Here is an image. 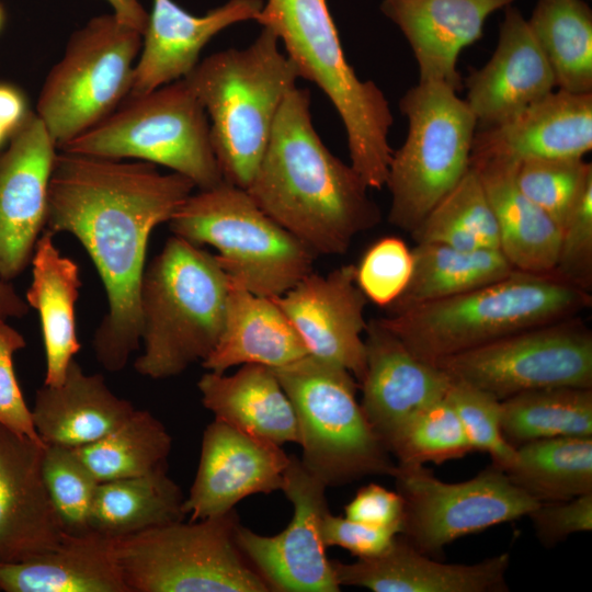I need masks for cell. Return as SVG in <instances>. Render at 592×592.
Listing matches in <instances>:
<instances>
[{
	"instance_id": "14",
	"label": "cell",
	"mask_w": 592,
	"mask_h": 592,
	"mask_svg": "<svg viewBox=\"0 0 592 592\" xmlns=\"http://www.w3.org/2000/svg\"><path fill=\"white\" fill-rule=\"evenodd\" d=\"M391 477L403 500L400 535L430 557L460 537L527 516L539 503L493 465L462 482L442 481L424 465L396 464Z\"/></svg>"
},
{
	"instance_id": "42",
	"label": "cell",
	"mask_w": 592,
	"mask_h": 592,
	"mask_svg": "<svg viewBox=\"0 0 592 592\" xmlns=\"http://www.w3.org/2000/svg\"><path fill=\"white\" fill-rule=\"evenodd\" d=\"M445 398L455 410L473 452L487 453L491 465L504 470L514 459L515 448L501 431V400L454 378Z\"/></svg>"
},
{
	"instance_id": "33",
	"label": "cell",
	"mask_w": 592,
	"mask_h": 592,
	"mask_svg": "<svg viewBox=\"0 0 592 592\" xmlns=\"http://www.w3.org/2000/svg\"><path fill=\"white\" fill-rule=\"evenodd\" d=\"M185 497L167 474L152 473L99 482L89 517L91 530L112 538L182 521Z\"/></svg>"
},
{
	"instance_id": "6",
	"label": "cell",
	"mask_w": 592,
	"mask_h": 592,
	"mask_svg": "<svg viewBox=\"0 0 592 592\" xmlns=\"http://www.w3.org/2000/svg\"><path fill=\"white\" fill-rule=\"evenodd\" d=\"M229 285L215 254L170 237L143 274L144 351L134 362L135 371L164 379L206 360L223 331Z\"/></svg>"
},
{
	"instance_id": "35",
	"label": "cell",
	"mask_w": 592,
	"mask_h": 592,
	"mask_svg": "<svg viewBox=\"0 0 592 592\" xmlns=\"http://www.w3.org/2000/svg\"><path fill=\"white\" fill-rule=\"evenodd\" d=\"M557 89L592 93V10L584 0H537L527 20Z\"/></svg>"
},
{
	"instance_id": "50",
	"label": "cell",
	"mask_w": 592,
	"mask_h": 592,
	"mask_svg": "<svg viewBox=\"0 0 592 592\" xmlns=\"http://www.w3.org/2000/svg\"><path fill=\"white\" fill-rule=\"evenodd\" d=\"M111 7L112 12L124 23L144 33L148 12L145 10L140 0H105Z\"/></svg>"
},
{
	"instance_id": "22",
	"label": "cell",
	"mask_w": 592,
	"mask_h": 592,
	"mask_svg": "<svg viewBox=\"0 0 592 592\" xmlns=\"http://www.w3.org/2000/svg\"><path fill=\"white\" fill-rule=\"evenodd\" d=\"M516 0H382L380 11L407 39L419 81L463 87L460 52L483 35L487 19Z\"/></svg>"
},
{
	"instance_id": "51",
	"label": "cell",
	"mask_w": 592,
	"mask_h": 592,
	"mask_svg": "<svg viewBox=\"0 0 592 592\" xmlns=\"http://www.w3.org/2000/svg\"><path fill=\"white\" fill-rule=\"evenodd\" d=\"M30 306L9 281L0 278V320L21 318L29 312Z\"/></svg>"
},
{
	"instance_id": "19",
	"label": "cell",
	"mask_w": 592,
	"mask_h": 592,
	"mask_svg": "<svg viewBox=\"0 0 592 592\" xmlns=\"http://www.w3.org/2000/svg\"><path fill=\"white\" fill-rule=\"evenodd\" d=\"M465 99L477 129L500 125L556 87L550 65L522 12L504 9L498 42L490 59L464 79Z\"/></svg>"
},
{
	"instance_id": "49",
	"label": "cell",
	"mask_w": 592,
	"mask_h": 592,
	"mask_svg": "<svg viewBox=\"0 0 592 592\" xmlns=\"http://www.w3.org/2000/svg\"><path fill=\"white\" fill-rule=\"evenodd\" d=\"M31 113L23 92L11 83L0 82V147L10 140Z\"/></svg>"
},
{
	"instance_id": "13",
	"label": "cell",
	"mask_w": 592,
	"mask_h": 592,
	"mask_svg": "<svg viewBox=\"0 0 592 592\" xmlns=\"http://www.w3.org/2000/svg\"><path fill=\"white\" fill-rule=\"evenodd\" d=\"M436 365L499 400L545 388H592V332L572 317L506 335Z\"/></svg>"
},
{
	"instance_id": "24",
	"label": "cell",
	"mask_w": 592,
	"mask_h": 592,
	"mask_svg": "<svg viewBox=\"0 0 592 592\" xmlns=\"http://www.w3.org/2000/svg\"><path fill=\"white\" fill-rule=\"evenodd\" d=\"M592 149V93L557 89L509 121L477 129L470 159L583 158Z\"/></svg>"
},
{
	"instance_id": "52",
	"label": "cell",
	"mask_w": 592,
	"mask_h": 592,
	"mask_svg": "<svg viewBox=\"0 0 592 592\" xmlns=\"http://www.w3.org/2000/svg\"><path fill=\"white\" fill-rule=\"evenodd\" d=\"M4 16H5V13H4L3 7H2V4L0 3V30H1L2 26H3V23H4Z\"/></svg>"
},
{
	"instance_id": "18",
	"label": "cell",
	"mask_w": 592,
	"mask_h": 592,
	"mask_svg": "<svg viewBox=\"0 0 592 592\" xmlns=\"http://www.w3.org/2000/svg\"><path fill=\"white\" fill-rule=\"evenodd\" d=\"M289 458L282 446L214 419L203 433L185 514L190 521L218 516L249 496L282 490Z\"/></svg>"
},
{
	"instance_id": "47",
	"label": "cell",
	"mask_w": 592,
	"mask_h": 592,
	"mask_svg": "<svg viewBox=\"0 0 592 592\" xmlns=\"http://www.w3.org/2000/svg\"><path fill=\"white\" fill-rule=\"evenodd\" d=\"M398 533L333 515L329 511L321 521V537L326 547L338 546L357 558L373 557L385 551Z\"/></svg>"
},
{
	"instance_id": "16",
	"label": "cell",
	"mask_w": 592,
	"mask_h": 592,
	"mask_svg": "<svg viewBox=\"0 0 592 592\" xmlns=\"http://www.w3.org/2000/svg\"><path fill=\"white\" fill-rule=\"evenodd\" d=\"M273 299L310 356L346 369L360 385L366 369L367 298L356 283L354 264L327 275L311 272Z\"/></svg>"
},
{
	"instance_id": "15",
	"label": "cell",
	"mask_w": 592,
	"mask_h": 592,
	"mask_svg": "<svg viewBox=\"0 0 592 592\" xmlns=\"http://www.w3.org/2000/svg\"><path fill=\"white\" fill-rule=\"evenodd\" d=\"M326 489L300 458L292 455L281 490L293 505L289 524L273 536L258 534L240 523L237 525V545L270 591L341 590L321 537V521L329 511Z\"/></svg>"
},
{
	"instance_id": "45",
	"label": "cell",
	"mask_w": 592,
	"mask_h": 592,
	"mask_svg": "<svg viewBox=\"0 0 592 592\" xmlns=\"http://www.w3.org/2000/svg\"><path fill=\"white\" fill-rule=\"evenodd\" d=\"M25 345L24 337L7 321L0 320V425L44 444L14 372L13 356Z\"/></svg>"
},
{
	"instance_id": "36",
	"label": "cell",
	"mask_w": 592,
	"mask_h": 592,
	"mask_svg": "<svg viewBox=\"0 0 592 592\" xmlns=\"http://www.w3.org/2000/svg\"><path fill=\"white\" fill-rule=\"evenodd\" d=\"M501 431L514 448L546 439L592 437V388H545L505 398Z\"/></svg>"
},
{
	"instance_id": "40",
	"label": "cell",
	"mask_w": 592,
	"mask_h": 592,
	"mask_svg": "<svg viewBox=\"0 0 592 592\" xmlns=\"http://www.w3.org/2000/svg\"><path fill=\"white\" fill-rule=\"evenodd\" d=\"M515 180L523 194L561 229L592 184V163L583 158L527 159L517 163Z\"/></svg>"
},
{
	"instance_id": "26",
	"label": "cell",
	"mask_w": 592,
	"mask_h": 592,
	"mask_svg": "<svg viewBox=\"0 0 592 592\" xmlns=\"http://www.w3.org/2000/svg\"><path fill=\"white\" fill-rule=\"evenodd\" d=\"M4 592H129L115 538L94 530L64 534L53 549L14 563H0Z\"/></svg>"
},
{
	"instance_id": "2",
	"label": "cell",
	"mask_w": 592,
	"mask_h": 592,
	"mask_svg": "<svg viewBox=\"0 0 592 592\" xmlns=\"http://www.w3.org/2000/svg\"><path fill=\"white\" fill-rule=\"evenodd\" d=\"M369 187L319 137L308 89L295 88L275 118L247 187L253 202L317 255L344 254L382 218Z\"/></svg>"
},
{
	"instance_id": "43",
	"label": "cell",
	"mask_w": 592,
	"mask_h": 592,
	"mask_svg": "<svg viewBox=\"0 0 592 592\" xmlns=\"http://www.w3.org/2000/svg\"><path fill=\"white\" fill-rule=\"evenodd\" d=\"M412 270V250L406 242L397 237H384L355 265V278L367 300L387 308L407 287Z\"/></svg>"
},
{
	"instance_id": "29",
	"label": "cell",
	"mask_w": 592,
	"mask_h": 592,
	"mask_svg": "<svg viewBox=\"0 0 592 592\" xmlns=\"http://www.w3.org/2000/svg\"><path fill=\"white\" fill-rule=\"evenodd\" d=\"M197 388L216 420L277 446L298 444L294 407L272 368L246 364L232 375L208 371Z\"/></svg>"
},
{
	"instance_id": "39",
	"label": "cell",
	"mask_w": 592,
	"mask_h": 592,
	"mask_svg": "<svg viewBox=\"0 0 592 592\" xmlns=\"http://www.w3.org/2000/svg\"><path fill=\"white\" fill-rule=\"evenodd\" d=\"M387 449L401 465H440L473 452L445 396L412 415L390 439Z\"/></svg>"
},
{
	"instance_id": "9",
	"label": "cell",
	"mask_w": 592,
	"mask_h": 592,
	"mask_svg": "<svg viewBox=\"0 0 592 592\" xmlns=\"http://www.w3.org/2000/svg\"><path fill=\"white\" fill-rule=\"evenodd\" d=\"M273 371L294 407L300 462L309 473L327 487L392 476L396 464L367 421L346 369L307 355Z\"/></svg>"
},
{
	"instance_id": "1",
	"label": "cell",
	"mask_w": 592,
	"mask_h": 592,
	"mask_svg": "<svg viewBox=\"0 0 592 592\" xmlns=\"http://www.w3.org/2000/svg\"><path fill=\"white\" fill-rule=\"evenodd\" d=\"M194 187L186 177L161 173L147 161L66 151L55 157L44 230L76 237L99 272L107 312L92 346L106 371L123 369L141 344L139 293L150 234Z\"/></svg>"
},
{
	"instance_id": "20",
	"label": "cell",
	"mask_w": 592,
	"mask_h": 592,
	"mask_svg": "<svg viewBox=\"0 0 592 592\" xmlns=\"http://www.w3.org/2000/svg\"><path fill=\"white\" fill-rule=\"evenodd\" d=\"M364 333L366 369L360 383L361 407L387 448L412 415L445 396L452 377L412 353L378 319L367 322Z\"/></svg>"
},
{
	"instance_id": "31",
	"label": "cell",
	"mask_w": 592,
	"mask_h": 592,
	"mask_svg": "<svg viewBox=\"0 0 592 592\" xmlns=\"http://www.w3.org/2000/svg\"><path fill=\"white\" fill-rule=\"evenodd\" d=\"M31 264L32 283L25 300L41 319L46 360L44 384L57 386L80 350L76 327V303L82 285L79 266L60 253L54 235L47 230L35 244Z\"/></svg>"
},
{
	"instance_id": "12",
	"label": "cell",
	"mask_w": 592,
	"mask_h": 592,
	"mask_svg": "<svg viewBox=\"0 0 592 592\" xmlns=\"http://www.w3.org/2000/svg\"><path fill=\"white\" fill-rule=\"evenodd\" d=\"M143 34L113 12L77 29L41 88L35 114L57 149L107 117L128 96Z\"/></svg>"
},
{
	"instance_id": "21",
	"label": "cell",
	"mask_w": 592,
	"mask_h": 592,
	"mask_svg": "<svg viewBox=\"0 0 592 592\" xmlns=\"http://www.w3.org/2000/svg\"><path fill=\"white\" fill-rule=\"evenodd\" d=\"M45 446L0 425V563L42 555L65 534L43 478Z\"/></svg>"
},
{
	"instance_id": "38",
	"label": "cell",
	"mask_w": 592,
	"mask_h": 592,
	"mask_svg": "<svg viewBox=\"0 0 592 592\" xmlns=\"http://www.w3.org/2000/svg\"><path fill=\"white\" fill-rule=\"evenodd\" d=\"M410 235L415 243L434 242L462 250L499 249L498 225L473 164Z\"/></svg>"
},
{
	"instance_id": "28",
	"label": "cell",
	"mask_w": 592,
	"mask_h": 592,
	"mask_svg": "<svg viewBox=\"0 0 592 592\" xmlns=\"http://www.w3.org/2000/svg\"><path fill=\"white\" fill-rule=\"evenodd\" d=\"M309 355L300 337L273 298L251 293L230 281L220 338L201 364L214 373L238 365L270 368Z\"/></svg>"
},
{
	"instance_id": "7",
	"label": "cell",
	"mask_w": 592,
	"mask_h": 592,
	"mask_svg": "<svg viewBox=\"0 0 592 592\" xmlns=\"http://www.w3.org/2000/svg\"><path fill=\"white\" fill-rule=\"evenodd\" d=\"M195 246L209 244L230 281L275 298L312 272L317 254L228 182L192 193L168 221Z\"/></svg>"
},
{
	"instance_id": "3",
	"label": "cell",
	"mask_w": 592,
	"mask_h": 592,
	"mask_svg": "<svg viewBox=\"0 0 592 592\" xmlns=\"http://www.w3.org/2000/svg\"><path fill=\"white\" fill-rule=\"evenodd\" d=\"M591 293L558 278L514 270L453 297L378 319L420 358L439 362L534 327L577 317Z\"/></svg>"
},
{
	"instance_id": "10",
	"label": "cell",
	"mask_w": 592,
	"mask_h": 592,
	"mask_svg": "<svg viewBox=\"0 0 592 592\" xmlns=\"http://www.w3.org/2000/svg\"><path fill=\"white\" fill-rule=\"evenodd\" d=\"M59 151L161 164L205 190L223 182L207 114L186 80L128 95Z\"/></svg>"
},
{
	"instance_id": "32",
	"label": "cell",
	"mask_w": 592,
	"mask_h": 592,
	"mask_svg": "<svg viewBox=\"0 0 592 592\" xmlns=\"http://www.w3.org/2000/svg\"><path fill=\"white\" fill-rule=\"evenodd\" d=\"M413 270L401 295L386 309L397 314L490 284L515 269L499 249L462 250L434 242L415 243Z\"/></svg>"
},
{
	"instance_id": "46",
	"label": "cell",
	"mask_w": 592,
	"mask_h": 592,
	"mask_svg": "<svg viewBox=\"0 0 592 592\" xmlns=\"http://www.w3.org/2000/svg\"><path fill=\"white\" fill-rule=\"evenodd\" d=\"M527 516L539 542L546 547L556 546L572 534L592 530V492L565 501L540 502Z\"/></svg>"
},
{
	"instance_id": "23",
	"label": "cell",
	"mask_w": 592,
	"mask_h": 592,
	"mask_svg": "<svg viewBox=\"0 0 592 592\" xmlns=\"http://www.w3.org/2000/svg\"><path fill=\"white\" fill-rule=\"evenodd\" d=\"M263 4V0H228L194 15L173 0H152L128 95L185 78L215 35L232 24L255 21Z\"/></svg>"
},
{
	"instance_id": "48",
	"label": "cell",
	"mask_w": 592,
	"mask_h": 592,
	"mask_svg": "<svg viewBox=\"0 0 592 592\" xmlns=\"http://www.w3.org/2000/svg\"><path fill=\"white\" fill-rule=\"evenodd\" d=\"M345 516L367 525L390 528L401 533L403 500L398 491H391L376 483L357 490L344 508Z\"/></svg>"
},
{
	"instance_id": "5",
	"label": "cell",
	"mask_w": 592,
	"mask_h": 592,
	"mask_svg": "<svg viewBox=\"0 0 592 592\" xmlns=\"http://www.w3.org/2000/svg\"><path fill=\"white\" fill-rule=\"evenodd\" d=\"M272 30L299 71L338 112L350 164L369 189L386 186L394 116L383 90L348 62L327 0H266L257 20Z\"/></svg>"
},
{
	"instance_id": "30",
	"label": "cell",
	"mask_w": 592,
	"mask_h": 592,
	"mask_svg": "<svg viewBox=\"0 0 592 592\" xmlns=\"http://www.w3.org/2000/svg\"><path fill=\"white\" fill-rule=\"evenodd\" d=\"M492 208L499 249L517 271L551 273L558 255L560 229L520 190L517 162L504 159H470Z\"/></svg>"
},
{
	"instance_id": "17",
	"label": "cell",
	"mask_w": 592,
	"mask_h": 592,
	"mask_svg": "<svg viewBox=\"0 0 592 592\" xmlns=\"http://www.w3.org/2000/svg\"><path fill=\"white\" fill-rule=\"evenodd\" d=\"M57 150L32 112L0 152V278L4 281L14 280L31 264L45 228Z\"/></svg>"
},
{
	"instance_id": "4",
	"label": "cell",
	"mask_w": 592,
	"mask_h": 592,
	"mask_svg": "<svg viewBox=\"0 0 592 592\" xmlns=\"http://www.w3.org/2000/svg\"><path fill=\"white\" fill-rule=\"evenodd\" d=\"M262 27L244 48L200 60L184 78L202 103L223 180L247 190L265 151L275 118L299 71Z\"/></svg>"
},
{
	"instance_id": "44",
	"label": "cell",
	"mask_w": 592,
	"mask_h": 592,
	"mask_svg": "<svg viewBox=\"0 0 592 592\" xmlns=\"http://www.w3.org/2000/svg\"><path fill=\"white\" fill-rule=\"evenodd\" d=\"M551 274L580 289L590 292L592 288V184L560 229Z\"/></svg>"
},
{
	"instance_id": "34",
	"label": "cell",
	"mask_w": 592,
	"mask_h": 592,
	"mask_svg": "<svg viewBox=\"0 0 592 592\" xmlns=\"http://www.w3.org/2000/svg\"><path fill=\"white\" fill-rule=\"evenodd\" d=\"M503 471L539 503L592 492V437L566 436L523 444L515 448L514 459Z\"/></svg>"
},
{
	"instance_id": "37",
	"label": "cell",
	"mask_w": 592,
	"mask_h": 592,
	"mask_svg": "<svg viewBox=\"0 0 592 592\" xmlns=\"http://www.w3.org/2000/svg\"><path fill=\"white\" fill-rule=\"evenodd\" d=\"M99 482L143 476L167 467L172 437L148 410L135 409L103 437L73 448Z\"/></svg>"
},
{
	"instance_id": "27",
	"label": "cell",
	"mask_w": 592,
	"mask_h": 592,
	"mask_svg": "<svg viewBox=\"0 0 592 592\" xmlns=\"http://www.w3.org/2000/svg\"><path fill=\"white\" fill-rule=\"evenodd\" d=\"M134 410L107 387L102 375L87 374L73 358L61 384H43L37 389L32 418L45 445L75 448L103 437Z\"/></svg>"
},
{
	"instance_id": "11",
	"label": "cell",
	"mask_w": 592,
	"mask_h": 592,
	"mask_svg": "<svg viewBox=\"0 0 592 592\" xmlns=\"http://www.w3.org/2000/svg\"><path fill=\"white\" fill-rule=\"evenodd\" d=\"M235 510L115 538L129 592H269L236 540Z\"/></svg>"
},
{
	"instance_id": "8",
	"label": "cell",
	"mask_w": 592,
	"mask_h": 592,
	"mask_svg": "<svg viewBox=\"0 0 592 592\" xmlns=\"http://www.w3.org/2000/svg\"><path fill=\"white\" fill-rule=\"evenodd\" d=\"M399 110L408 133L388 169V220L411 234L468 170L477 119L442 81H419L401 96Z\"/></svg>"
},
{
	"instance_id": "25",
	"label": "cell",
	"mask_w": 592,
	"mask_h": 592,
	"mask_svg": "<svg viewBox=\"0 0 592 592\" xmlns=\"http://www.w3.org/2000/svg\"><path fill=\"white\" fill-rule=\"evenodd\" d=\"M340 587L374 592H505L510 554L477 563H446L432 559L400 534L382 554L354 562L331 560Z\"/></svg>"
},
{
	"instance_id": "41",
	"label": "cell",
	"mask_w": 592,
	"mask_h": 592,
	"mask_svg": "<svg viewBox=\"0 0 592 592\" xmlns=\"http://www.w3.org/2000/svg\"><path fill=\"white\" fill-rule=\"evenodd\" d=\"M42 471L46 490L66 533L90 530L89 517L99 485L71 447L46 445Z\"/></svg>"
}]
</instances>
